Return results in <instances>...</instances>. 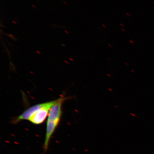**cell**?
I'll list each match as a JSON object with an SVG mask.
<instances>
[{"mask_svg":"<svg viewBox=\"0 0 154 154\" xmlns=\"http://www.w3.org/2000/svg\"><path fill=\"white\" fill-rule=\"evenodd\" d=\"M64 101L63 99H61L50 109L48 116L45 137L43 145L45 151L48 149L51 137L60 122L62 114V106Z\"/></svg>","mask_w":154,"mask_h":154,"instance_id":"6da1fadb","label":"cell"},{"mask_svg":"<svg viewBox=\"0 0 154 154\" xmlns=\"http://www.w3.org/2000/svg\"><path fill=\"white\" fill-rule=\"evenodd\" d=\"M59 100L60 98L54 100L47 102L45 106L35 112L28 120L32 124L35 125H39L43 122L49 115L50 109L59 101Z\"/></svg>","mask_w":154,"mask_h":154,"instance_id":"7a4b0ae2","label":"cell"},{"mask_svg":"<svg viewBox=\"0 0 154 154\" xmlns=\"http://www.w3.org/2000/svg\"><path fill=\"white\" fill-rule=\"evenodd\" d=\"M9 36H10V37L11 38V37L14 38V36H13V35H12V34H9Z\"/></svg>","mask_w":154,"mask_h":154,"instance_id":"3957f363","label":"cell"},{"mask_svg":"<svg viewBox=\"0 0 154 154\" xmlns=\"http://www.w3.org/2000/svg\"><path fill=\"white\" fill-rule=\"evenodd\" d=\"M130 42L131 43H132V44H134V42H133L131 40H130Z\"/></svg>","mask_w":154,"mask_h":154,"instance_id":"277c9868","label":"cell"},{"mask_svg":"<svg viewBox=\"0 0 154 154\" xmlns=\"http://www.w3.org/2000/svg\"><path fill=\"white\" fill-rule=\"evenodd\" d=\"M126 15H128V16L129 17H131V15L129 14V13H126Z\"/></svg>","mask_w":154,"mask_h":154,"instance_id":"5b68a950","label":"cell"},{"mask_svg":"<svg viewBox=\"0 0 154 154\" xmlns=\"http://www.w3.org/2000/svg\"><path fill=\"white\" fill-rule=\"evenodd\" d=\"M32 7H33L34 8L36 9V7L35 6L32 5Z\"/></svg>","mask_w":154,"mask_h":154,"instance_id":"8992f818","label":"cell"},{"mask_svg":"<svg viewBox=\"0 0 154 154\" xmlns=\"http://www.w3.org/2000/svg\"><path fill=\"white\" fill-rule=\"evenodd\" d=\"M12 22H13V23H14L15 24H17V23L16 22H15V21H12Z\"/></svg>","mask_w":154,"mask_h":154,"instance_id":"52a82bcc","label":"cell"},{"mask_svg":"<svg viewBox=\"0 0 154 154\" xmlns=\"http://www.w3.org/2000/svg\"><path fill=\"white\" fill-rule=\"evenodd\" d=\"M63 3L64 4H65V5H67V3L66 2H65L64 1H63Z\"/></svg>","mask_w":154,"mask_h":154,"instance_id":"ba28073f","label":"cell"},{"mask_svg":"<svg viewBox=\"0 0 154 154\" xmlns=\"http://www.w3.org/2000/svg\"><path fill=\"white\" fill-rule=\"evenodd\" d=\"M120 25H121V26H123V27H124V25L122 24H120Z\"/></svg>","mask_w":154,"mask_h":154,"instance_id":"9c48e42d","label":"cell"},{"mask_svg":"<svg viewBox=\"0 0 154 154\" xmlns=\"http://www.w3.org/2000/svg\"><path fill=\"white\" fill-rule=\"evenodd\" d=\"M65 32H66V33L67 34H69V32H67V31L65 30Z\"/></svg>","mask_w":154,"mask_h":154,"instance_id":"30bf717a","label":"cell"},{"mask_svg":"<svg viewBox=\"0 0 154 154\" xmlns=\"http://www.w3.org/2000/svg\"><path fill=\"white\" fill-rule=\"evenodd\" d=\"M121 30H122V31H123L124 32H125V30L124 29H121Z\"/></svg>","mask_w":154,"mask_h":154,"instance_id":"8fae6325","label":"cell"},{"mask_svg":"<svg viewBox=\"0 0 154 154\" xmlns=\"http://www.w3.org/2000/svg\"><path fill=\"white\" fill-rule=\"evenodd\" d=\"M108 45H109V47H112V45H110V44H108Z\"/></svg>","mask_w":154,"mask_h":154,"instance_id":"7c38bea8","label":"cell"},{"mask_svg":"<svg viewBox=\"0 0 154 154\" xmlns=\"http://www.w3.org/2000/svg\"><path fill=\"white\" fill-rule=\"evenodd\" d=\"M102 26H103L104 27L106 28V26H105V25H102Z\"/></svg>","mask_w":154,"mask_h":154,"instance_id":"4fadbf2b","label":"cell"},{"mask_svg":"<svg viewBox=\"0 0 154 154\" xmlns=\"http://www.w3.org/2000/svg\"><path fill=\"white\" fill-rule=\"evenodd\" d=\"M63 45V47H66V46H65V45H64V44H62V45Z\"/></svg>","mask_w":154,"mask_h":154,"instance_id":"5bb4252c","label":"cell"}]
</instances>
